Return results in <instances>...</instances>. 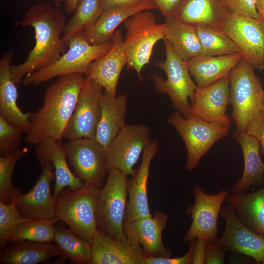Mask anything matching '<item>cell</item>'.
Returning <instances> with one entry per match:
<instances>
[{"mask_svg":"<svg viewBox=\"0 0 264 264\" xmlns=\"http://www.w3.org/2000/svg\"><path fill=\"white\" fill-rule=\"evenodd\" d=\"M27 152L26 148H19L0 156V201L5 203L11 202L16 188L12 183L14 169L18 161Z\"/></svg>","mask_w":264,"mask_h":264,"instance_id":"8d00e7d4","label":"cell"},{"mask_svg":"<svg viewBox=\"0 0 264 264\" xmlns=\"http://www.w3.org/2000/svg\"><path fill=\"white\" fill-rule=\"evenodd\" d=\"M246 132L258 139L261 152L264 155V112L263 110L253 119Z\"/></svg>","mask_w":264,"mask_h":264,"instance_id":"b9f144b4","label":"cell"},{"mask_svg":"<svg viewBox=\"0 0 264 264\" xmlns=\"http://www.w3.org/2000/svg\"><path fill=\"white\" fill-rule=\"evenodd\" d=\"M157 9L151 0L130 7L104 10L91 26L82 30L88 42L92 44H102L111 42L113 35L121 23L141 11Z\"/></svg>","mask_w":264,"mask_h":264,"instance_id":"4316f807","label":"cell"},{"mask_svg":"<svg viewBox=\"0 0 264 264\" xmlns=\"http://www.w3.org/2000/svg\"><path fill=\"white\" fill-rule=\"evenodd\" d=\"M34 186L28 192L18 195L17 209L21 215L30 220L56 218L55 198L51 195L50 184L55 178L54 169L47 164Z\"/></svg>","mask_w":264,"mask_h":264,"instance_id":"ac0fdd59","label":"cell"},{"mask_svg":"<svg viewBox=\"0 0 264 264\" xmlns=\"http://www.w3.org/2000/svg\"><path fill=\"white\" fill-rule=\"evenodd\" d=\"M123 24L126 31L123 42L127 66L134 70L142 81L141 70L150 63L154 45L164 39L165 23H157L154 14L146 10L130 17Z\"/></svg>","mask_w":264,"mask_h":264,"instance_id":"52a82bcc","label":"cell"},{"mask_svg":"<svg viewBox=\"0 0 264 264\" xmlns=\"http://www.w3.org/2000/svg\"><path fill=\"white\" fill-rule=\"evenodd\" d=\"M263 111L264 112V98L263 103Z\"/></svg>","mask_w":264,"mask_h":264,"instance_id":"681fc988","label":"cell"},{"mask_svg":"<svg viewBox=\"0 0 264 264\" xmlns=\"http://www.w3.org/2000/svg\"><path fill=\"white\" fill-rule=\"evenodd\" d=\"M85 80L81 73L58 76L44 92L42 106L31 112L25 142L37 146L47 138L62 139Z\"/></svg>","mask_w":264,"mask_h":264,"instance_id":"7a4b0ae2","label":"cell"},{"mask_svg":"<svg viewBox=\"0 0 264 264\" xmlns=\"http://www.w3.org/2000/svg\"><path fill=\"white\" fill-rule=\"evenodd\" d=\"M243 58L242 55L238 52L217 56L200 54L186 61L197 87L203 88L229 74Z\"/></svg>","mask_w":264,"mask_h":264,"instance_id":"83f0119b","label":"cell"},{"mask_svg":"<svg viewBox=\"0 0 264 264\" xmlns=\"http://www.w3.org/2000/svg\"><path fill=\"white\" fill-rule=\"evenodd\" d=\"M144 0H102L101 5L104 10L135 6Z\"/></svg>","mask_w":264,"mask_h":264,"instance_id":"f6af8a7d","label":"cell"},{"mask_svg":"<svg viewBox=\"0 0 264 264\" xmlns=\"http://www.w3.org/2000/svg\"><path fill=\"white\" fill-rule=\"evenodd\" d=\"M23 132L0 117V156L18 149Z\"/></svg>","mask_w":264,"mask_h":264,"instance_id":"74e56055","label":"cell"},{"mask_svg":"<svg viewBox=\"0 0 264 264\" xmlns=\"http://www.w3.org/2000/svg\"><path fill=\"white\" fill-rule=\"evenodd\" d=\"M91 264H146L141 246L128 239L115 240L97 230L91 242Z\"/></svg>","mask_w":264,"mask_h":264,"instance_id":"ffe728a7","label":"cell"},{"mask_svg":"<svg viewBox=\"0 0 264 264\" xmlns=\"http://www.w3.org/2000/svg\"><path fill=\"white\" fill-rule=\"evenodd\" d=\"M193 194L194 203L187 209L188 214L191 216L192 223L183 240L190 242L198 238L207 241L216 240L218 232L219 216L222 203L229 193L223 190L210 195L206 193L200 187L196 186Z\"/></svg>","mask_w":264,"mask_h":264,"instance_id":"5bb4252c","label":"cell"},{"mask_svg":"<svg viewBox=\"0 0 264 264\" xmlns=\"http://www.w3.org/2000/svg\"><path fill=\"white\" fill-rule=\"evenodd\" d=\"M195 26L201 46V55L217 56L240 52L223 30L203 25Z\"/></svg>","mask_w":264,"mask_h":264,"instance_id":"d6a6232c","label":"cell"},{"mask_svg":"<svg viewBox=\"0 0 264 264\" xmlns=\"http://www.w3.org/2000/svg\"><path fill=\"white\" fill-rule=\"evenodd\" d=\"M254 67L242 59L229 74V103L236 131L246 132L253 119L263 110L264 89Z\"/></svg>","mask_w":264,"mask_h":264,"instance_id":"3957f363","label":"cell"},{"mask_svg":"<svg viewBox=\"0 0 264 264\" xmlns=\"http://www.w3.org/2000/svg\"><path fill=\"white\" fill-rule=\"evenodd\" d=\"M196 239L190 242L187 252L183 256L178 257H147L146 264H191Z\"/></svg>","mask_w":264,"mask_h":264,"instance_id":"ab89813d","label":"cell"},{"mask_svg":"<svg viewBox=\"0 0 264 264\" xmlns=\"http://www.w3.org/2000/svg\"><path fill=\"white\" fill-rule=\"evenodd\" d=\"M217 239L207 241L205 264H224L225 262L227 252L218 244Z\"/></svg>","mask_w":264,"mask_h":264,"instance_id":"60d3db41","label":"cell"},{"mask_svg":"<svg viewBox=\"0 0 264 264\" xmlns=\"http://www.w3.org/2000/svg\"><path fill=\"white\" fill-rule=\"evenodd\" d=\"M151 128L144 124L126 126L106 148L108 170L115 169L124 175H133L137 162L150 140Z\"/></svg>","mask_w":264,"mask_h":264,"instance_id":"7c38bea8","label":"cell"},{"mask_svg":"<svg viewBox=\"0 0 264 264\" xmlns=\"http://www.w3.org/2000/svg\"><path fill=\"white\" fill-rule=\"evenodd\" d=\"M120 30H116L112 38V45L105 55L92 62L86 77L95 81L106 90L116 96L121 72L127 63V55Z\"/></svg>","mask_w":264,"mask_h":264,"instance_id":"44dd1931","label":"cell"},{"mask_svg":"<svg viewBox=\"0 0 264 264\" xmlns=\"http://www.w3.org/2000/svg\"><path fill=\"white\" fill-rule=\"evenodd\" d=\"M127 177L117 169H110L96 201L97 230L118 240L127 239L124 231L128 203Z\"/></svg>","mask_w":264,"mask_h":264,"instance_id":"8992f818","label":"cell"},{"mask_svg":"<svg viewBox=\"0 0 264 264\" xmlns=\"http://www.w3.org/2000/svg\"><path fill=\"white\" fill-rule=\"evenodd\" d=\"M230 13L260 19L262 17L256 6L255 0H224Z\"/></svg>","mask_w":264,"mask_h":264,"instance_id":"f35d334b","label":"cell"},{"mask_svg":"<svg viewBox=\"0 0 264 264\" xmlns=\"http://www.w3.org/2000/svg\"><path fill=\"white\" fill-rule=\"evenodd\" d=\"M101 2L102 0H79L63 35V40L66 44L74 34L89 28L96 22L103 12Z\"/></svg>","mask_w":264,"mask_h":264,"instance_id":"836d02e7","label":"cell"},{"mask_svg":"<svg viewBox=\"0 0 264 264\" xmlns=\"http://www.w3.org/2000/svg\"><path fill=\"white\" fill-rule=\"evenodd\" d=\"M159 149L158 141L152 140L143 152L139 168L132 178L128 180V203L124 224L153 216L149 206L148 182L152 160Z\"/></svg>","mask_w":264,"mask_h":264,"instance_id":"e0dca14e","label":"cell"},{"mask_svg":"<svg viewBox=\"0 0 264 264\" xmlns=\"http://www.w3.org/2000/svg\"><path fill=\"white\" fill-rule=\"evenodd\" d=\"M257 9L264 21V0H255Z\"/></svg>","mask_w":264,"mask_h":264,"instance_id":"7dc6e473","label":"cell"},{"mask_svg":"<svg viewBox=\"0 0 264 264\" xmlns=\"http://www.w3.org/2000/svg\"><path fill=\"white\" fill-rule=\"evenodd\" d=\"M103 89L95 81L86 77L63 137L68 140L83 138L95 139L101 117L100 100Z\"/></svg>","mask_w":264,"mask_h":264,"instance_id":"4fadbf2b","label":"cell"},{"mask_svg":"<svg viewBox=\"0 0 264 264\" xmlns=\"http://www.w3.org/2000/svg\"><path fill=\"white\" fill-rule=\"evenodd\" d=\"M164 23V40L171 44L181 58L187 61L201 54V46L195 26L173 17L165 18Z\"/></svg>","mask_w":264,"mask_h":264,"instance_id":"4dcf8cb0","label":"cell"},{"mask_svg":"<svg viewBox=\"0 0 264 264\" xmlns=\"http://www.w3.org/2000/svg\"><path fill=\"white\" fill-rule=\"evenodd\" d=\"M100 188L86 184L76 190L66 187L55 198L59 221L90 243L97 230L96 205Z\"/></svg>","mask_w":264,"mask_h":264,"instance_id":"277c9868","label":"cell"},{"mask_svg":"<svg viewBox=\"0 0 264 264\" xmlns=\"http://www.w3.org/2000/svg\"><path fill=\"white\" fill-rule=\"evenodd\" d=\"M229 74L210 85L197 87L189 117L230 127L231 119L226 114L229 103Z\"/></svg>","mask_w":264,"mask_h":264,"instance_id":"2e32d148","label":"cell"},{"mask_svg":"<svg viewBox=\"0 0 264 264\" xmlns=\"http://www.w3.org/2000/svg\"><path fill=\"white\" fill-rule=\"evenodd\" d=\"M66 11L67 13H74L79 0H64Z\"/></svg>","mask_w":264,"mask_h":264,"instance_id":"bcb514c9","label":"cell"},{"mask_svg":"<svg viewBox=\"0 0 264 264\" xmlns=\"http://www.w3.org/2000/svg\"><path fill=\"white\" fill-rule=\"evenodd\" d=\"M226 200L245 226L264 236V185L248 194L231 193Z\"/></svg>","mask_w":264,"mask_h":264,"instance_id":"f546056e","label":"cell"},{"mask_svg":"<svg viewBox=\"0 0 264 264\" xmlns=\"http://www.w3.org/2000/svg\"><path fill=\"white\" fill-rule=\"evenodd\" d=\"M233 137L240 145L243 157V173L240 180L232 187V194L244 193L251 186L264 183V161L261 155L259 141L246 132L236 131Z\"/></svg>","mask_w":264,"mask_h":264,"instance_id":"d4e9b609","label":"cell"},{"mask_svg":"<svg viewBox=\"0 0 264 264\" xmlns=\"http://www.w3.org/2000/svg\"><path fill=\"white\" fill-rule=\"evenodd\" d=\"M61 221L54 227V242L62 253L61 258L68 259L74 264H89L91 244L72 232Z\"/></svg>","mask_w":264,"mask_h":264,"instance_id":"1f68e13d","label":"cell"},{"mask_svg":"<svg viewBox=\"0 0 264 264\" xmlns=\"http://www.w3.org/2000/svg\"><path fill=\"white\" fill-rule=\"evenodd\" d=\"M207 241L202 238H197L193 252V264H204L206 261Z\"/></svg>","mask_w":264,"mask_h":264,"instance_id":"7bdbcfd3","label":"cell"},{"mask_svg":"<svg viewBox=\"0 0 264 264\" xmlns=\"http://www.w3.org/2000/svg\"><path fill=\"white\" fill-rule=\"evenodd\" d=\"M57 218L30 220L18 226L11 234L8 243L22 241L41 242H54V227Z\"/></svg>","mask_w":264,"mask_h":264,"instance_id":"e575fe53","label":"cell"},{"mask_svg":"<svg viewBox=\"0 0 264 264\" xmlns=\"http://www.w3.org/2000/svg\"><path fill=\"white\" fill-rule=\"evenodd\" d=\"M63 146L73 174L84 184L101 188L109 172L106 149L95 139L88 138L69 140Z\"/></svg>","mask_w":264,"mask_h":264,"instance_id":"30bf717a","label":"cell"},{"mask_svg":"<svg viewBox=\"0 0 264 264\" xmlns=\"http://www.w3.org/2000/svg\"><path fill=\"white\" fill-rule=\"evenodd\" d=\"M21 192L18 188H15L10 203L0 201V250L6 246L12 232L21 224L30 220L22 216L17 209V198Z\"/></svg>","mask_w":264,"mask_h":264,"instance_id":"d590c367","label":"cell"},{"mask_svg":"<svg viewBox=\"0 0 264 264\" xmlns=\"http://www.w3.org/2000/svg\"><path fill=\"white\" fill-rule=\"evenodd\" d=\"M222 30L254 69H264V21L262 19L230 13Z\"/></svg>","mask_w":264,"mask_h":264,"instance_id":"8fae6325","label":"cell"},{"mask_svg":"<svg viewBox=\"0 0 264 264\" xmlns=\"http://www.w3.org/2000/svg\"><path fill=\"white\" fill-rule=\"evenodd\" d=\"M182 0H151L165 18L172 17Z\"/></svg>","mask_w":264,"mask_h":264,"instance_id":"ee69618b","label":"cell"},{"mask_svg":"<svg viewBox=\"0 0 264 264\" xmlns=\"http://www.w3.org/2000/svg\"><path fill=\"white\" fill-rule=\"evenodd\" d=\"M66 23L63 11L50 4L39 2L27 10L15 25L32 27L36 41L23 63L11 65V78L16 85L26 74L51 65L65 53L67 45L62 37Z\"/></svg>","mask_w":264,"mask_h":264,"instance_id":"6da1fadb","label":"cell"},{"mask_svg":"<svg viewBox=\"0 0 264 264\" xmlns=\"http://www.w3.org/2000/svg\"><path fill=\"white\" fill-rule=\"evenodd\" d=\"M166 59L164 62L157 61L156 67L163 70L167 79L157 74L150 77L153 81L158 93L166 94L170 98L174 107L183 116L189 117L190 105L192 103L197 86L192 79L186 61L175 52L171 44L164 40Z\"/></svg>","mask_w":264,"mask_h":264,"instance_id":"ba28073f","label":"cell"},{"mask_svg":"<svg viewBox=\"0 0 264 264\" xmlns=\"http://www.w3.org/2000/svg\"><path fill=\"white\" fill-rule=\"evenodd\" d=\"M62 253L55 244L32 241L11 243L1 250L0 264H37Z\"/></svg>","mask_w":264,"mask_h":264,"instance_id":"f1b7e54d","label":"cell"},{"mask_svg":"<svg viewBox=\"0 0 264 264\" xmlns=\"http://www.w3.org/2000/svg\"><path fill=\"white\" fill-rule=\"evenodd\" d=\"M230 13L224 0H182L172 17L194 26L222 30Z\"/></svg>","mask_w":264,"mask_h":264,"instance_id":"cb8c5ba5","label":"cell"},{"mask_svg":"<svg viewBox=\"0 0 264 264\" xmlns=\"http://www.w3.org/2000/svg\"><path fill=\"white\" fill-rule=\"evenodd\" d=\"M36 152L42 169L48 163L54 169V198L66 187L76 190L84 185V182L73 174L69 166L62 139L45 138L37 146Z\"/></svg>","mask_w":264,"mask_h":264,"instance_id":"603a6c76","label":"cell"},{"mask_svg":"<svg viewBox=\"0 0 264 264\" xmlns=\"http://www.w3.org/2000/svg\"><path fill=\"white\" fill-rule=\"evenodd\" d=\"M56 6L58 7L60 5L63 0H51Z\"/></svg>","mask_w":264,"mask_h":264,"instance_id":"c3c4849f","label":"cell"},{"mask_svg":"<svg viewBox=\"0 0 264 264\" xmlns=\"http://www.w3.org/2000/svg\"><path fill=\"white\" fill-rule=\"evenodd\" d=\"M100 104L101 117L95 139L106 148L126 126L128 99L125 94L114 96L104 90Z\"/></svg>","mask_w":264,"mask_h":264,"instance_id":"484cf974","label":"cell"},{"mask_svg":"<svg viewBox=\"0 0 264 264\" xmlns=\"http://www.w3.org/2000/svg\"><path fill=\"white\" fill-rule=\"evenodd\" d=\"M14 54L11 48L0 60V117L27 134L32 127L31 112L24 113L17 104L18 90L10 70Z\"/></svg>","mask_w":264,"mask_h":264,"instance_id":"7402d4cb","label":"cell"},{"mask_svg":"<svg viewBox=\"0 0 264 264\" xmlns=\"http://www.w3.org/2000/svg\"><path fill=\"white\" fill-rule=\"evenodd\" d=\"M67 45V51L55 62L26 74L23 79V85H38L55 77L73 73L87 76L90 64L109 51L112 42L102 44H90L81 31L68 40Z\"/></svg>","mask_w":264,"mask_h":264,"instance_id":"5b68a950","label":"cell"},{"mask_svg":"<svg viewBox=\"0 0 264 264\" xmlns=\"http://www.w3.org/2000/svg\"><path fill=\"white\" fill-rule=\"evenodd\" d=\"M167 220V214L156 211L151 217L124 223L125 236L139 244L147 257H171V252L164 246L162 237Z\"/></svg>","mask_w":264,"mask_h":264,"instance_id":"d6986e66","label":"cell"},{"mask_svg":"<svg viewBox=\"0 0 264 264\" xmlns=\"http://www.w3.org/2000/svg\"><path fill=\"white\" fill-rule=\"evenodd\" d=\"M168 122L182 137L187 150L186 169L191 171L213 145L229 132V127L210 123L195 117L186 118L176 111Z\"/></svg>","mask_w":264,"mask_h":264,"instance_id":"9c48e42d","label":"cell"},{"mask_svg":"<svg viewBox=\"0 0 264 264\" xmlns=\"http://www.w3.org/2000/svg\"><path fill=\"white\" fill-rule=\"evenodd\" d=\"M220 215L225 226L223 233L217 239L218 244L227 252L243 254L264 264V236L245 226L229 204L221 207Z\"/></svg>","mask_w":264,"mask_h":264,"instance_id":"9a60e30c","label":"cell"}]
</instances>
